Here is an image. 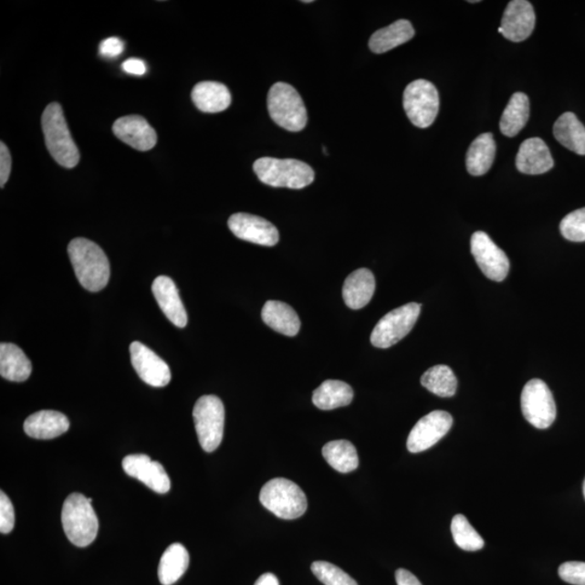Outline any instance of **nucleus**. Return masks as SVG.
<instances>
[{
	"mask_svg": "<svg viewBox=\"0 0 585 585\" xmlns=\"http://www.w3.org/2000/svg\"><path fill=\"white\" fill-rule=\"evenodd\" d=\"M454 419L445 411H433L422 418L411 431L407 447L413 454H420L435 445L451 430Z\"/></svg>",
	"mask_w": 585,
	"mask_h": 585,
	"instance_id": "12",
	"label": "nucleus"
},
{
	"mask_svg": "<svg viewBox=\"0 0 585 585\" xmlns=\"http://www.w3.org/2000/svg\"><path fill=\"white\" fill-rule=\"evenodd\" d=\"M42 126L46 147L57 163L66 168L77 166L80 159L79 151L69 132L59 103H51L45 109Z\"/></svg>",
	"mask_w": 585,
	"mask_h": 585,
	"instance_id": "2",
	"label": "nucleus"
},
{
	"mask_svg": "<svg viewBox=\"0 0 585 585\" xmlns=\"http://www.w3.org/2000/svg\"><path fill=\"white\" fill-rule=\"evenodd\" d=\"M554 137L561 146L579 155H585V127L576 114L566 112L554 124Z\"/></svg>",
	"mask_w": 585,
	"mask_h": 585,
	"instance_id": "27",
	"label": "nucleus"
},
{
	"mask_svg": "<svg viewBox=\"0 0 585 585\" xmlns=\"http://www.w3.org/2000/svg\"><path fill=\"white\" fill-rule=\"evenodd\" d=\"M353 399L352 388L345 381L328 380L312 393V402L320 410L346 407Z\"/></svg>",
	"mask_w": 585,
	"mask_h": 585,
	"instance_id": "28",
	"label": "nucleus"
},
{
	"mask_svg": "<svg viewBox=\"0 0 585 585\" xmlns=\"http://www.w3.org/2000/svg\"><path fill=\"white\" fill-rule=\"evenodd\" d=\"M259 500L276 517L287 520L303 517L308 507L304 491L286 478H275L266 484Z\"/></svg>",
	"mask_w": 585,
	"mask_h": 585,
	"instance_id": "5",
	"label": "nucleus"
},
{
	"mask_svg": "<svg viewBox=\"0 0 585 585\" xmlns=\"http://www.w3.org/2000/svg\"><path fill=\"white\" fill-rule=\"evenodd\" d=\"M268 111L276 124L288 131H303L308 121L305 103L293 86L277 83L268 94Z\"/></svg>",
	"mask_w": 585,
	"mask_h": 585,
	"instance_id": "6",
	"label": "nucleus"
},
{
	"mask_svg": "<svg viewBox=\"0 0 585 585\" xmlns=\"http://www.w3.org/2000/svg\"><path fill=\"white\" fill-rule=\"evenodd\" d=\"M260 182L275 188L303 189L315 181V172L304 162L262 158L254 163Z\"/></svg>",
	"mask_w": 585,
	"mask_h": 585,
	"instance_id": "4",
	"label": "nucleus"
},
{
	"mask_svg": "<svg viewBox=\"0 0 585 585\" xmlns=\"http://www.w3.org/2000/svg\"><path fill=\"white\" fill-rule=\"evenodd\" d=\"M403 108L411 123L427 129L439 111V94L435 85L425 79L414 80L403 92Z\"/></svg>",
	"mask_w": 585,
	"mask_h": 585,
	"instance_id": "9",
	"label": "nucleus"
},
{
	"mask_svg": "<svg viewBox=\"0 0 585 585\" xmlns=\"http://www.w3.org/2000/svg\"><path fill=\"white\" fill-rule=\"evenodd\" d=\"M517 166L526 175H541L554 166L551 151L541 138L527 139L518 150Z\"/></svg>",
	"mask_w": 585,
	"mask_h": 585,
	"instance_id": "19",
	"label": "nucleus"
},
{
	"mask_svg": "<svg viewBox=\"0 0 585 585\" xmlns=\"http://www.w3.org/2000/svg\"><path fill=\"white\" fill-rule=\"evenodd\" d=\"M125 44L119 37H110L104 39L99 46L100 55L104 57H117L123 54Z\"/></svg>",
	"mask_w": 585,
	"mask_h": 585,
	"instance_id": "38",
	"label": "nucleus"
},
{
	"mask_svg": "<svg viewBox=\"0 0 585 585\" xmlns=\"http://www.w3.org/2000/svg\"><path fill=\"white\" fill-rule=\"evenodd\" d=\"M396 581L398 585H422L413 573L405 569H398L396 571Z\"/></svg>",
	"mask_w": 585,
	"mask_h": 585,
	"instance_id": "41",
	"label": "nucleus"
},
{
	"mask_svg": "<svg viewBox=\"0 0 585 585\" xmlns=\"http://www.w3.org/2000/svg\"><path fill=\"white\" fill-rule=\"evenodd\" d=\"M25 432L35 439L47 440L63 435L69 428V421L57 411L43 410L28 416L25 422Z\"/></svg>",
	"mask_w": 585,
	"mask_h": 585,
	"instance_id": "20",
	"label": "nucleus"
},
{
	"mask_svg": "<svg viewBox=\"0 0 585 585\" xmlns=\"http://www.w3.org/2000/svg\"><path fill=\"white\" fill-rule=\"evenodd\" d=\"M11 155L7 146L4 142L0 144V187L4 188L8 182L11 172Z\"/></svg>",
	"mask_w": 585,
	"mask_h": 585,
	"instance_id": "39",
	"label": "nucleus"
},
{
	"mask_svg": "<svg viewBox=\"0 0 585 585\" xmlns=\"http://www.w3.org/2000/svg\"><path fill=\"white\" fill-rule=\"evenodd\" d=\"M229 229L243 241L263 246H275L279 242V231L268 220L246 213L234 214L228 220Z\"/></svg>",
	"mask_w": 585,
	"mask_h": 585,
	"instance_id": "14",
	"label": "nucleus"
},
{
	"mask_svg": "<svg viewBox=\"0 0 585 585\" xmlns=\"http://www.w3.org/2000/svg\"><path fill=\"white\" fill-rule=\"evenodd\" d=\"M322 454L329 465L340 473H350L359 465L357 449L349 440L328 443L322 449Z\"/></svg>",
	"mask_w": 585,
	"mask_h": 585,
	"instance_id": "31",
	"label": "nucleus"
},
{
	"mask_svg": "<svg viewBox=\"0 0 585 585\" xmlns=\"http://www.w3.org/2000/svg\"><path fill=\"white\" fill-rule=\"evenodd\" d=\"M375 292V277L369 269L353 271L344 283L343 298L350 309H361L372 299Z\"/></svg>",
	"mask_w": 585,
	"mask_h": 585,
	"instance_id": "21",
	"label": "nucleus"
},
{
	"mask_svg": "<svg viewBox=\"0 0 585 585\" xmlns=\"http://www.w3.org/2000/svg\"><path fill=\"white\" fill-rule=\"evenodd\" d=\"M254 585H280L279 580L274 575V573H265V575L260 576L257 579V581Z\"/></svg>",
	"mask_w": 585,
	"mask_h": 585,
	"instance_id": "42",
	"label": "nucleus"
},
{
	"mask_svg": "<svg viewBox=\"0 0 585 585\" xmlns=\"http://www.w3.org/2000/svg\"><path fill=\"white\" fill-rule=\"evenodd\" d=\"M152 293L162 311L173 326L184 328L188 323V315L179 291L170 277H156L152 285Z\"/></svg>",
	"mask_w": 585,
	"mask_h": 585,
	"instance_id": "18",
	"label": "nucleus"
},
{
	"mask_svg": "<svg viewBox=\"0 0 585 585\" xmlns=\"http://www.w3.org/2000/svg\"><path fill=\"white\" fill-rule=\"evenodd\" d=\"M422 305L410 303L388 312L376 324L371 343L378 349H390L405 338L415 326L421 314Z\"/></svg>",
	"mask_w": 585,
	"mask_h": 585,
	"instance_id": "8",
	"label": "nucleus"
},
{
	"mask_svg": "<svg viewBox=\"0 0 585 585\" xmlns=\"http://www.w3.org/2000/svg\"><path fill=\"white\" fill-rule=\"evenodd\" d=\"M196 435L203 450L215 451L224 438L225 407L217 396H202L193 409Z\"/></svg>",
	"mask_w": 585,
	"mask_h": 585,
	"instance_id": "7",
	"label": "nucleus"
},
{
	"mask_svg": "<svg viewBox=\"0 0 585 585\" xmlns=\"http://www.w3.org/2000/svg\"><path fill=\"white\" fill-rule=\"evenodd\" d=\"M559 575L561 580L573 585H585V563L567 561L560 565Z\"/></svg>",
	"mask_w": 585,
	"mask_h": 585,
	"instance_id": "36",
	"label": "nucleus"
},
{
	"mask_svg": "<svg viewBox=\"0 0 585 585\" xmlns=\"http://www.w3.org/2000/svg\"><path fill=\"white\" fill-rule=\"evenodd\" d=\"M113 132L120 141L138 151H149L158 141L155 131L146 119L139 115H129L119 119L113 124Z\"/></svg>",
	"mask_w": 585,
	"mask_h": 585,
	"instance_id": "17",
	"label": "nucleus"
},
{
	"mask_svg": "<svg viewBox=\"0 0 585 585\" xmlns=\"http://www.w3.org/2000/svg\"><path fill=\"white\" fill-rule=\"evenodd\" d=\"M451 532L457 547L467 552H476L485 547L482 536L475 530L465 515H455L451 523Z\"/></svg>",
	"mask_w": 585,
	"mask_h": 585,
	"instance_id": "33",
	"label": "nucleus"
},
{
	"mask_svg": "<svg viewBox=\"0 0 585 585\" xmlns=\"http://www.w3.org/2000/svg\"><path fill=\"white\" fill-rule=\"evenodd\" d=\"M421 384L438 397H454L457 390V379L454 371L447 366L428 369L421 379Z\"/></svg>",
	"mask_w": 585,
	"mask_h": 585,
	"instance_id": "32",
	"label": "nucleus"
},
{
	"mask_svg": "<svg viewBox=\"0 0 585 585\" xmlns=\"http://www.w3.org/2000/svg\"><path fill=\"white\" fill-rule=\"evenodd\" d=\"M78 280L87 291L100 292L110 280V263L106 253L95 242L77 237L68 246Z\"/></svg>",
	"mask_w": 585,
	"mask_h": 585,
	"instance_id": "1",
	"label": "nucleus"
},
{
	"mask_svg": "<svg viewBox=\"0 0 585 585\" xmlns=\"http://www.w3.org/2000/svg\"><path fill=\"white\" fill-rule=\"evenodd\" d=\"M32 374V363L21 349L15 344L0 345V375L11 381H26Z\"/></svg>",
	"mask_w": 585,
	"mask_h": 585,
	"instance_id": "23",
	"label": "nucleus"
},
{
	"mask_svg": "<svg viewBox=\"0 0 585 585\" xmlns=\"http://www.w3.org/2000/svg\"><path fill=\"white\" fill-rule=\"evenodd\" d=\"M529 120V98L523 92L511 97L500 120V131L504 136L515 137L524 129Z\"/></svg>",
	"mask_w": 585,
	"mask_h": 585,
	"instance_id": "30",
	"label": "nucleus"
},
{
	"mask_svg": "<svg viewBox=\"0 0 585 585\" xmlns=\"http://www.w3.org/2000/svg\"><path fill=\"white\" fill-rule=\"evenodd\" d=\"M123 69L126 73L137 75V77H141V75L147 72L146 63L141 59H135V57L125 61L123 63Z\"/></svg>",
	"mask_w": 585,
	"mask_h": 585,
	"instance_id": "40",
	"label": "nucleus"
},
{
	"mask_svg": "<svg viewBox=\"0 0 585 585\" xmlns=\"http://www.w3.org/2000/svg\"><path fill=\"white\" fill-rule=\"evenodd\" d=\"M560 234L571 242H585V207L571 212L560 223Z\"/></svg>",
	"mask_w": 585,
	"mask_h": 585,
	"instance_id": "35",
	"label": "nucleus"
},
{
	"mask_svg": "<svg viewBox=\"0 0 585 585\" xmlns=\"http://www.w3.org/2000/svg\"><path fill=\"white\" fill-rule=\"evenodd\" d=\"M496 142L494 135L486 132L478 136L466 155V167L472 176H483L488 172L496 158Z\"/></svg>",
	"mask_w": 585,
	"mask_h": 585,
	"instance_id": "26",
	"label": "nucleus"
},
{
	"mask_svg": "<svg viewBox=\"0 0 585 585\" xmlns=\"http://www.w3.org/2000/svg\"><path fill=\"white\" fill-rule=\"evenodd\" d=\"M193 103L202 112L218 113L227 110L231 104L228 87L217 82H201L193 90Z\"/></svg>",
	"mask_w": 585,
	"mask_h": 585,
	"instance_id": "22",
	"label": "nucleus"
},
{
	"mask_svg": "<svg viewBox=\"0 0 585 585\" xmlns=\"http://www.w3.org/2000/svg\"><path fill=\"white\" fill-rule=\"evenodd\" d=\"M132 367L144 383L152 387H165L172 380L171 369L149 347L134 341L130 347Z\"/></svg>",
	"mask_w": 585,
	"mask_h": 585,
	"instance_id": "13",
	"label": "nucleus"
},
{
	"mask_svg": "<svg viewBox=\"0 0 585 585\" xmlns=\"http://www.w3.org/2000/svg\"><path fill=\"white\" fill-rule=\"evenodd\" d=\"M91 502V499L82 494H72L63 504V530L69 542L78 548L90 546L99 530V521Z\"/></svg>",
	"mask_w": 585,
	"mask_h": 585,
	"instance_id": "3",
	"label": "nucleus"
},
{
	"mask_svg": "<svg viewBox=\"0 0 585 585\" xmlns=\"http://www.w3.org/2000/svg\"><path fill=\"white\" fill-rule=\"evenodd\" d=\"M263 321L276 332L286 335H298L300 320L297 311L282 301L269 300L262 311Z\"/></svg>",
	"mask_w": 585,
	"mask_h": 585,
	"instance_id": "24",
	"label": "nucleus"
},
{
	"mask_svg": "<svg viewBox=\"0 0 585 585\" xmlns=\"http://www.w3.org/2000/svg\"><path fill=\"white\" fill-rule=\"evenodd\" d=\"M311 571L324 585H358L344 570L328 561H315Z\"/></svg>",
	"mask_w": 585,
	"mask_h": 585,
	"instance_id": "34",
	"label": "nucleus"
},
{
	"mask_svg": "<svg viewBox=\"0 0 585 585\" xmlns=\"http://www.w3.org/2000/svg\"><path fill=\"white\" fill-rule=\"evenodd\" d=\"M521 411L525 419L538 430H547L556 419V404L551 390L542 380L528 381L521 392Z\"/></svg>",
	"mask_w": 585,
	"mask_h": 585,
	"instance_id": "10",
	"label": "nucleus"
},
{
	"mask_svg": "<svg viewBox=\"0 0 585 585\" xmlns=\"http://www.w3.org/2000/svg\"><path fill=\"white\" fill-rule=\"evenodd\" d=\"M189 553L181 543L168 547L160 560L159 579L163 585H172L181 579L189 567Z\"/></svg>",
	"mask_w": 585,
	"mask_h": 585,
	"instance_id": "29",
	"label": "nucleus"
},
{
	"mask_svg": "<svg viewBox=\"0 0 585 585\" xmlns=\"http://www.w3.org/2000/svg\"><path fill=\"white\" fill-rule=\"evenodd\" d=\"M583 495H584V497H585V480H584V483H583Z\"/></svg>",
	"mask_w": 585,
	"mask_h": 585,
	"instance_id": "43",
	"label": "nucleus"
},
{
	"mask_svg": "<svg viewBox=\"0 0 585 585\" xmlns=\"http://www.w3.org/2000/svg\"><path fill=\"white\" fill-rule=\"evenodd\" d=\"M123 468L127 475L141 480L156 494L171 490V479L161 463L152 461L146 454H131L124 457Z\"/></svg>",
	"mask_w": 585,
	"mask_h": 585,
	"instance_id": "16",
	"label": "nucleus"
},
{
	"mask_svg": "<svg viewBox=\"0 0 585 585\" xmlns=\"http://www.w3.org/2000/svg\"><path fill=\"white\" fill-rule=\"evenodd\" d=\"M414 35V28L408 20H398L390 26L376 31L370 38L369 47L374 54H384L408 43Z\"/></svg>",
	"mask_w": 585,
	"mask_h": 585,
	"instance_id": "25",
	"label": "nucleus"
},
{
	"mask_svg": "<svg viewBox=\"0 0 585 585\" xmlns=\"http://www.w3.org/2000/svg\"><path fill=\"white\" fill-rule=\"evenodd\" d=\"M471 251L488 279L496 282L506 279L509 271L508 257L484 231H477L472 235Z\"/></svg>",
	"mask_w": 585,
	"mask_h": 585,
	"instance_id": "11",
	"label": "nucleus"
},
{
	"mask_svg": "<svg viewBox=\"0 0 585 585\" xmlns=\"http://www.w3.org/2000/svg\"><path fill=\"white\" fill-rule=\"evenodd\" d=\"M536 26L534 7L527 0H513L508 3L502 17L499 33L514 43L524 42Z\"/></svg>",
	"mask_w": 585,
	"mask_h": 585,
	"instance_id": "15",
	"label": "nucleus"
},
{
	"mask_svg": "<svg viewBox=\"0 0 585 585\" xmlns=\"http://www.w3.org/2000/svg\"><path fill=\"white\" fill-rule=\"evenodd\" d=\"M15 508L7 495L2 491L0 495V531L7 535L14 530Z\"/></svg>",
	"mask_w": 585,
	"mask_h": 585,
	"instance_id": "37",
	"label": "nucleus"
}]
</instances>
